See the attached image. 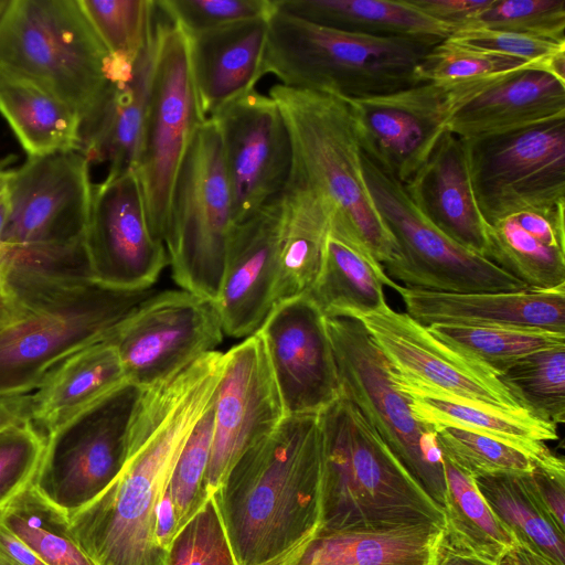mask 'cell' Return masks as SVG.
Instances as JSON below:
<instances>
[{"label": "cell", "mask_w": 565, "mask_h": 565, "mask_svg": "<svg viewBox=\"0 0 565 565\" xmlns=\"http://www.w3.org/2000/svg\"><path fill=\"white\" fill-rule=\"evenodd\" d=\"M9 1L10 0H0V19L7 8V6L9 4Z\"/></svg>", "instance_id": "cell-60"}, {"label": "cell", "mask_w": 565, "mask_h": 565, "mask_svg": "<svg viewBox=\"0 0 565 565\" xmlns=\"http://www.w3.org/2000/svg\"><path fill=\"white\" fill-rule=\"evenodd\" d=\"M159 7L153 28L132 68L110 79L92 117L81 128V152L90 162L107 163L106 177L134 170L146 115L158 44Z\"/></svg>", "instance_id": "cell-25"}, {"label": "cell", "mask_w": 565, "mask_h": 565, "mask_svg": "<svg viewBox=\"0 0 565 565\" xmlns=\"http://www.w3.org/2000/svg\"><path fill=\"white\" fill-rule=\"evenodd\" d=\"M343 99L362 152L403 184L426 163L454 114L448 87L431 82Z\"/></svg>", "instance_id": "cell-19"}, {"label": "cell", "mask_w": 565, "mask_h": 565, "mask_svg": "<svg viewBox=\"0 0 565 565\" xmlns=\"http://www.w3.org/2000/svg\"><path fill=\"white\" fill-rule=\"evenodd\" d=\"M0 114L29 157L81 151L79 116L38 83L1 66Z\"/></svg>", "instance_id": "cell-33"}, {"label": "cell", "mask_w": 565, "mask_h": 565, "mask_svg": "<svg viewBox=\"0 0 565 565\" xmlns=\"http://www.w3.org/2000/svg\"><path fill=\"white\" fill-rule=\"evenodd\" d=\"M179 531L175 508L166 489L156 512L154 535L158 545L166 551Z\"/></svg>", "instance_id": "cell-53"}, {"label": "cell", "mask_w": 565, "mask_h": 565, "mask_svg": "<svg viewBox=\"0 0 565 565\" xmlns=\"http://www.w3.org/2000/svg\"><path fill=\"white\" fill-rule=\"evenodd\" d=\"M426 327L438 340L488 366L498 376L527 354L565 345V333L540 329L440 323Z\"/></svg>", "instance_id": "cell-39"}, {"label": "cell", "mask_w": 565, "mask_h": 565, "mask_svg": "<svg viewBox=\"0 0 565 565\" xmlns=\"http://www.w3.org/2000/svg\"><path fill=\"white\" fill-rule=\"evenodd\" d=\"M429 18L451 28L452 33L468 26L494 0H407ZM451 33V34H452Z\"/></svg>", "instance_id": "cell-51"}, {"label": "cell", "mask_w": 565, "mask_h": 565, "mask_svg": "<svg viewBox=\"0 0 565 565\" xmlns=\"http://www.w3.org/2000/svg\"><path fill=\"white\" fill-rule=\"evenodd\" d=\"M186 36L257 17H269L274 0H158Z\"/></svg>", "instance_id": "cell-49"}, {"label": "cell", "mask_w": 565, "mask_h": 565, "mask_svg": "<svg viewBox=\"0 0 565 565\" xmlns=\"http://www.w3.org/2000/svg\"><path fill=\"white\" fill-rule=\"evenodd\" d=\"M465 141L471 186L487 224L565 203V119Z\"/></svg>", "instance_id": "cell-14"}, {"label": "cell", "mask_w": 565, "mask_h": 565, "mask_svg": "<svg viewBox=\"0 0 565 565\" xmlns=\"http://www.w3.org/2000/svg\"><path fill=\"white\" fill-rule=\"evenodd\" d=\"M406 313L424 326L466 324L540 329L565 333V285L550 289L455 294L395 290Z\"/></svg>", "instance_id": "cell-23"}, {"label": "cell", "mask_w": 565, "mask_h": 565, "mask_svg": "<svg viewBox=\"0 0 565 565\" xmlns=\"http://www.w3.org/2000/svg\"><path fill=\"white\" fill-rule=\"evenodd\" d=\"M163 565H238L214 493L173 537Z\"/></svg>", "instance_id": "cell-45"}, {"label": "cell", "mask_w": 565, "mask_h": 565, "mask_svg": "<svg viewBox=\"0 0 565 565\" xmlns=\"http://www.w3.org/2000/svg\"><path fill=\"white\" fill-rule=\"evenodd\" d=\"M446 498L441 542L456 553L498 564L518 542L494 515L473 478L443 456Z\"/></svg>", "instance_id": "cell-35"}, {"label": "cell", "mask_w": 565, "mask_h": 565, "mask_svg": "<svg viewBox=\"0 0 565 565\" xmlns=\"http://www.w3.org/2000/svg\"><path fill=\"white\" fill-rule=\"evenodd\" d=\"M499 379L534 417L555 426L565 422V345L527 354L508 365Z\"/></svg>", "instance_id": "cell-40"}, {"label": "cell", "mask_w": 565, "mask_h": 565, "mask_svg": "<svg viewBox=\"0 0 565 565\" xmlns=\"http://www.w3.org/2000/svg\"><path fill=\"white\" fill-rule=\"evenodd\" d=\"M45 444L32 420L0 431V509L33 481Z\"/></svg>", "instance_id": "cell-48"}, {"label": "cell", "mask_w": 565, "mask_h": 565, "mask_svg": "<svg viewBox=\"0 0 565 565\" xmlns=\"http://www.w3.org/2000/svg\"><path fill=\"white\" fill-rule=\"evenodd\" d=\"M527 484L537 502L564 532L565 530V465L552 454L525 472Z\"/></svg>", "instance_id": "cell-50"}, {"label": "cell", "mask_w": 565, "mask_h": 565, "mask_svg": "<svg viewBox=\"0 0 565 565\" xmlns=\"http://www.w3.org/2000/svg\"><path fill=\"white\" fill-rule=\"evenodd\" d=\"M319 415L287 416L214 492L238 565H297L322 526Z\"/></svg>", "instance_id": "cell-2"}, {"label": "cell", "mask_w": 565, "mask_h": 565, "mask_svg": "<svg viewBox=\"0 0 565 565\" xmlns=\"http://www.w3.org/2000/svg\"><path fill=\"white\" fill-rule=\"evenodd\" d=\"M0 519L47 565H95L73 537L67 515L33 481L0 509Z\"/></svg>", "instance_id": "cell-37"}, {"label": "cell", "mask_w": 565, "mask_h": 565, "mask_svg": "<svg viewBox=\"0 0 565 565\" xmlns=\"http://www.w3.org/2000/svg\"><path fill=\"white\" fill-rule=\"evenodd\" d=\"M287 416L319 414L340 395L326 319L308 295L277 303L257 330Z\"/></svg>", "instance_id": "cell-21"}, {"label": "cell", "mask_w": 565, "mask_h": 565, "mask_svg": "<svg viewBox=\"0 0 565 565\" xmlns=\"http://www.w3.org/2000/svg\"><path fill=\"white\" fill-rule=\"evenodd\" d=\"M284 209L282 193L231 226L216 299L224 332L231 337L257 332L274 306Z\"/></svg>", "instance_id": "cell-22"}, {"label": "cell", "mask_w": 565, "mask_h": 565, "mask_svg": "<svg viewBox=\"0 0 565 565\" xmlns=\"http://www.w3.org/2000/svg\"><path fill=\"white\" fill-rule=\"evenodd\" d=\"M275 8L299 19L347 32L414 39L434 45L452 30L407 0H274Z\"/></svg>", "instance_id": "cell-31"}, {"label": "cell", "mask_w": 565, "mask_h": 565, "mask_svg": "<svg viewBox=\"0 0 565 565\" xmlns=\"http://www.w3.org/2000/svg\"><path fill=\"white\" fill-rule=\"evenodd\" d=\"M213 419L214 399L192 429L167 487L180 529L210 497L205 478L212 446Z\"/></svg>", "instance_id": "cell-44"}, {"label": "cell", "mask_w": 565, "mask_h": 565, "mask_svg": "<svg viewBox=\"0 0 565 565\" xmlns=\"http://www.w3.org/2000/svg\"><path fill=\"white\" fill-rule=\"evenodd\" d=\"M13 157H8L0 161V200L6 195L13 170L9 169V164L13 161Z\"/></svg>", "instance_id": "cell-58"}, {"label": "cell", "mask_w": 565, "mask_h": 565, "mask_svg": "<svg viewBox=\"0 0 565 565\" xmlns=\"http://www.w3.org/2000/svg\"><path fill=\"white\" fill-rule=\"evenodd\" d=\"M286 417L262 338H245L224 353L223 373L214 396L213 436L206 490H218L252 445Z\"/></svg>", "instance_id": "cell-20"}, {"label": "cell", "mask_w": 565, "mask_h": 565, "mask_svg": "<svg viewBox=\"0 0 565 565\" xmlns=\"http://www.w3.org/2000/svg\"><path fill=\"white\" fill-rule=\"evenodd\" d=\"M17 299L0 328V397L33 393L63 361L111 340L156 290L119 289L85 274L1 263Z\"/></svg>", "instance_id": "cell-3"}, {"label": "cell", "mask_w": 565, "mask_h": 565, "mask_svg": "<svg viewBox=\"0 0 565 565\" xmlns=\"http://www.w3.org/2000/svg\"><path fill=\"white\" fill-rule=\"evenodd\" d=\"M141 394L127 382L46 436L33 484L47 502L68 515L113 481L125 461Z\"/></svg>", "instance_id": "cell-13"}, {"label": "cell", "mask_w": 565, "mask_h": 565, "mask_svg": "<svg viewBox=\"0 0 565 565\" xmlns=\"http://www.w3.org/2000/svg\"><path fill=\"white\" fill-rule=\"evenodd\" d=\"M109 62L78 0H10L0 19V66L51 92L82 125L108 88Z\"/></svg>", "instance_id": "cell-7"}, {"label": "cell", "mask_w": 565, "mask_h": 565, "mask_svg": "<svg viewBox=\"0 0 565 565\" xmlns=\"http://www.w3.org/2000/svg\"><path fill=\"white\" fill-rule=\"evenodd\" d=\"M92 191L89 161L81 151L29 157L9 182L0 255L32 264L79 257Z\"/></svg>", "instance_id": "cell-10"}, {"label": "cell", "mask_w": 565, "mask_h": 565, "mask_svg": "<svg viewBox=\"0 0 565 565\" xmlns=\"http://www.w3.org/2000/svg\"><path fill=\"white\" fill-rule=\"evenodd\" d=\"M441 535V534H440ZM431 565H497L482 558L462 555L446 546L440 537L435 546Z\"/></svg>", "instance_id": "cell-56"}, {"label": "cell", "mask_w": 565, "mask_h": 565, "mask_svg": "<svg viewBox=\"0 0 565 565\" xmlns=\"http://www.w3.org/2000/svg\"><path fill=\"white\" fill-rule=\"evenodd\" d=\"M215 301L184 289L153 292L111 339L126 380L149 388L214 351L223 337Z\"/></svg>", "instance_id": "cell-15"}, {"label": "cell", "mask_w": 565, "mask_h": 565, "mask_svg": "<svg viewBox=\"0 0 565 565\" xmlns=\"http://www.w3.org/2000/svg\"><path fill=\"white\" fill-rule=\"evenodd\" d=\"M158 7L157 52L134 172L149 228L163 243L181 162L193 134L206 118L191 74L188 36L168 15L164 19Z\"/></svg>", "instance_id": "cell-11"}, {"label": "cell", "mask_w": 565, "mask_h": 565, "mask_svg": "<svg viewBox=\"0 0 565 565\" xmlns=\"http://www.w3.org/2000/svg\"><path fill=\"white\" fill-rule=\"evenodd\" d=\"M318 415L321 531L415 524L443 529V510L415 483L353 403L340 395Z\"/></svg>", "instance_id": "cell-4"}, {"label": "cell", "mask_w": 565, "mask_h": 565, "mask_svg": "<svg viewBox=\"0 0 565 565\" xmlns=\"http://www.w3.org/2000/svg\"><path fill=\"white\" fill-rule=\"evenodd\" d=\"M125 383L111 340L94 344L63 361L32 393L31 420L47 436Z\"/></svg>", "instance_id": "cell-29"}, {"label": "cell", "mask_w": 565, "mask_h": 565, "mask_svg": "<svg viewBox=\"0 0 565 565\" xmlns=\"http://www.w3.org/2000/svg\"><path fill=\"white\" fill-rule=\"evenodd\" d=\"M416 209L450 239L486 258L487 223L471 186L466 141L447 130L404 184Z\"/></svg>", "instance_id": "cell-24"}, {"label": "cell", "mask_w": 565, "mask_h": 565, "mask_svg": "<svg viewBox=\"0 0 565 565\" xmlns=\"http://www.w3.org/2000/svg\"><path fill=\"white\" fill-rule=\"evenodd\" d=\"M497 565H557L547 557L516 543L509 548Z\"/></svg>", "instance_id": "cell-55"}, {"label": "cell", "mask_w": 565, "mask_h": 565, "mask_svg": "<svg viewBox=\"0 0 565 565\" xmlns=\"http://www.w3.org/2000/svg\"><path fill=\"white\" fill-rule=\"evenodd\" d=\"M8 213V200H7V193L6 195L0 200V237L1 233L6 223Z\"/></svg>", "instance_id": "cell-59"}, {"label": "cell", "mask_w": 565, "mask_h": 565, "mask_svg": "<svg viewBox=\"0 0 565 565\" xmlns=\"http://www.w3.org/2000/svg\"><path fill=\"white\" fill-rule=\"evenodd\" d=\"M267 34L268 17H257L188 36L191 74L206 119L255 89L265 75Z\"/></svg>", "instance_id": "cell-26"}, {"label": "cell", "mask_w": 565, "mask_h": 565, "mask_svg": "<svg viewBox=\"0 0 565 565\" xmlns=\"http://www.w3.org/2000/svg\"><path fill=\"white\" fill-rule=\"evenodd\" d=\"M284 205L274 306L310 291L322 267L332 218L324 200L294 173Z\"/></svg>", "instance_id": "cell-28"}, {"label": "cell", "mask_w": 565, "mask_h": 565, "mask_svg": "<svg viewBox=\"0 0 565 565\" xmlns=\"http://www.w3.org/2000/svg\"><path fill=\"white\" fill-rule=\"evenodd\" d=\"M466 28L565 42V0H494Z\"/></svg>", "instance_id": "cell-46"}, {"label": "cell", "mask_w": 565, "mask_h": 565, "mask_svg": "<svg viewBox=\"0 0 565 565\" xmlns=\"http://www.w3.org/2000/svg\"><path fill=\"white\" fill-rule=\"evenodd\" d=\"M373 202L392 233L399 258L384 267L405 287L455 294L518 291L527 288L489 259L460 246L416 209L405 186L362 152Z\"/></svg>", "instance_id": "cell-12"}, {"label": "cell", "mask_w": 565, "mask_h": 565, "mask_svg": "<svg viewBox=\"0 0 565 565\" xmlns=\"http://www.w3.org/2000/svg\"><path fill=\"white\" fill-rule=\"evenodd\" d=\"M448 40L472 50L514 57L541 65L550 73L565 81V42H555L484 28L457 30Z\"/></svg>", "instance_id": "cell-47"}, {"label": "cell", "mask_w": 565, "mask_h": 565, "mask_svg": "<svg viewBox=\"0 0 565 565\" xmlns=\"http://www.w3.org/2000/svg\"><path fill=\"white\" fill-rule=\"evenodd\" d=\"M494 515L519 544L565 565V532L532 493L525 472H491L473 478Z\"/></svg>", "instance_id": "cell-36"}, {"label": "cell", "mask_w": 565, "mask_h": 565, "mask_svg": "<svg viewBox=\"0 0 565 565\" xmlns=\"http://www.w3.org/2000/svg\"><path fill=\"white\" fill-rule=\"evenodd\" d=\"M523 70L548 72L534 63L472 50L446 39L424 57L418 66L417 77L419 82L486 89Z\"/></svg>", "instance_id": "cell-41"}, {"label": "cell", "mask_w": 565, "mask_h": 565, "mask_svg": "<svg viewBox=\"0 0 565 565\" xmlns=\"http://www.w3.org/2000/svg\"><path fill=\"white\" fill-rule=\"evenodd\" d=\"M224 354L205 353L173 376L142 390L124 465L90 502L67 515L95 565H163L156 541L158 504L195 424L212 404Z\"/></svg>", "instance_id": "cell-1"}, {"label": "cell", "mask_w": 565, "mask_h": 565, "mask_svg": "<svg viewBox=\"0 0 565 565\" xmlns=\"http://www.w3.org/2000/svg\"><path fill=\"white\" fill-rule=\"evenodd\" d=\"M92 28L114 58L134 61L156 20L157 1L78 0Z\"/></svg>", "instance_id": "cell-43"}, {"label": "cell", "mask_w": 565, "mask_h": 565, "mask_svg": "<svg viewBox=\"0 0 565 565\" xmlns=\"http://www.w3.org/2000/svg\"><path fill=\"white\" fill-rule=\"evenodd\" d=\"M32 393L0 397V431L31 420Z\"/></svg>", "instance_id": "cell-54"}, {"label": "cell", "mask_w": 565, "mask_h": 565, "mask_svg": "<svg viewBox=\"0 0 565 565\" xmlns=\"http://www.w3.org/2000/svg\"><path fill=\"white\" fill-rule=\"evenodd\" d=\"M84 245L90 277L114 288L149 289L168 265L164 244L149 228L134 170L93 184Z\"/></svg>", "instance_id": "cell-18"}, {"label": "cell", "mask_w": 565, "mask_h": 565, "mask_svg": "<svg viewBox=\"0 0 565 565\" xmlns=\"http://www.w3.org/2000/svg\"><path fill=\"white\" fill-rule=\"evenodd\" d=\"M438 446L465 473L529 472L552 452H533L503 440L454 426H433Z\"/></svg>", "instance_id": "cell-42"}, {"label": "cell", "mask_w": 565, "mask_h": 565, "mask_svg": "<svg viewBox=\"0 0 565 565\" xmlns=\"http://www.w3.org/2000/svg\"><path fill=\"white\" fill-rule=\"evenodd\" d=\"M232 200L233 223L287 189L295 156L284 115L269 95L253 89L214 113Z\"/></svg>", "instance_id": "cell-16"}, {"label": "cell", "mask_w": 565, "mask_h": 565, "mask_svg": "<svg viewBox=\"0 0 565 565\" xmlns=\"http://www.w3.org/2000/svg\"><path fill=\"white\" fill-rule=\"evenodd\" d=\"M268 95L279 106L291 136L292 173L331 210V228L366 247L383 266L399 258L398 246L369 191L347 102L338 96L275 84Z\"/></svg>", "instance_id": "cell-5"}, {"label": "cell", "mask_w": 565, "mask_h": 565, "mask_svg": "<svg viewBox=\"0 0 565 565\" xmlns=\"http://www.w3.org/2000/svg\"><path fill=\"white\" fill-rule=\"evenodd\" d=\"M324 319L341 395L358 407L409 477L444 512L446 479L435 428L414 415L408 395L395 383L390 364L360 320Z\"/></svg>", "instance_id": "cell-8"}, {"label": "cell", "mask_w": 565, "mask_h": 565, "mask_svg": "<svg viewBox=\"0 0 565 565\" xmlns=\"http://www.w3.org/2000/svg\"><path fill=\"white\" fill-rule=\"evenodd\" d=\"M486 258L527 288L565 285V250L551 246L524 228L513 215L487 224Z\"/></svg>", "instance_id": "cell-38"}, {"label": "cell", "mask_w": 565, "mask_h": 565, "mask_svg": "<svg viewBox=\"0 0 565 565\" xmlns=\"http://www.w3.org/2000/svg\"><path fill=\"white\" fill-rule=\"evenodd\" d=\"M360 320L401 382L505 409L522 408L498 374L386 302Z\"/></svg>", "instance_id": "cell-17"}, {"label": "cell", "mask_w": 565, "mask_h": 565, "mask_svg": "<svg viewBox=\"0 0 565 565\" xmlns=\"http://www.w3.org/2000/svg\"><path fill=\"white\" fill-rule=\"evenodd\" d=\"M434 46L331 29L275 8L268 17L264 73L287 87L362 98L422 83L417 70Z\"/></svg>", "instance_id": "cell-6"}, {"label": "cell", "mask_w": 565, "mask_h": 565, "mask_svg": "<svg viewBox=\"0 0 565 565\" xmlns=\"http://www.w3.org/2000/svg\"><path fill=\"white\" fill-rule=\"evenodd\" d=\"M232 224L221 138L207 118L193 134L181 162L163 242L181 289L216 302Z\"/></svg>", "instance_id": "cell-9"}, {"label": "cell", "mask_w": 565, "mask_h": 565, "mask_svg": "<svg viewBox=\"0 0 565 565\" xmlns=\"http://www.w3.org/2000/svg\"><path fill=\"white\" fill-rule=\"evenodd\" d=\"M0 565H47L0 519Z\"/></svg>", "instance_id": "cell-52"}, {"label": "cell", "mask_w": 565, "mask_h": 565, "mask_svg": "<svg viewBox=\"0 0 565 565\" xmlns=\"http://www.w3.org/2000/svg\"><path fill=\"white\" fill-rule=\"evenodd\" d=\"M383 265L355 238L330 230L320 273L307 294L324 317L358 318L386 302L396 290Z\"/></svg>", "instance_id": "cell-30"}, {"label": "cell", "mask_w": 565, "mask_h": 565, "mask_svg": "<svg viewBox=\"0 0 565 565\" xmlns=\"http://www.w3.org/2000/svg\"><path fill=\"white\" fill-rule=\"evenodd\" d=\"M17 307V299L8 284L3 270L0 268V328L14 317Z\"/></svg>", "instance_id": "cell-57"}, {"label": "cell", "mask_w": 565, "mask_h": 565, "mask_svg": "<svg viewBox=\"0 0 565 565\" xmlns=\"http://www.w3.org/2000/svg\"><path fill=\"white\" fill-rule=\"evenodd\" d=\"M441 527L321 531L297 565H431Z\"/></svg>", "instance_id": "cell-34"}, {"label": "cell", "mask_w": 565, "mask_h": 565, "mask_svg": "<svg viewBox=\"0 0 565 565\" xmlns=\"http://www.w3.org/2000/svg\"><path fill=\"white\" fill-rule=\"evenodd\" d=\"M565 119V81L542 70L519 71L482 90L450 117L463 140Z\"/></svg>", "instance_id": "cell-27"}, {"label": "cell", "mask_w": 565, "mask_h": 565, "mask_svg": "<svg viewBox=\"0 0 565 565\" xmlns=\"http://www.w3.org/2000/svg\"><path fill=\"white\" fill-rule=\"evenodd\" d=\"M394 381L408 395L414 415L430 426L462 428L539 454L550 451L545 443L558 438L557 426L534 417L523 408L505 409L479 404L417 387L395 377Z\"/></svg>", "instance_id": "cell-32"}]
</instances>
